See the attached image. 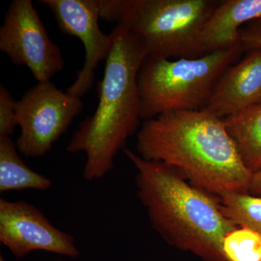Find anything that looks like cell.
Masks as SVG:
<instances>
[{"mask_svg":"<svg viewBox=\"0 0 261 261\" xmlns=\"http://www.w3.org/2000/svg\"><path fill=\"white\" fill-rule=\"evenodd\" d=\"M260 103L261 49H258L224 72L202 110L224 119Z\"/></svg>","mask_w":261,"mask_h":261,"instance_id":"30bf717a","label":"cell"},{"mask_svg":"<svg viewBox=\"0 0 261 261\" xmlns=\"http://www.w3.org/2000/svg\"><path fill=\"white\" fill-rule=\"evenodd\" d=\"M137 169V197L152 228L168 243L204 261H226L223 243L238 226L228 219L217 196L195 186L176 168L123 150Z\"/></svg>","mask_w":261,"mask_h":261,"instance_id":"7a4b0ae2","label":"cell"},{"mask_svg":"<svg viewBox=\"0 0 261 261\" xmlns=\"http://www.w3.org/2000/svg\"><path fill=\"white\" fill-rule=\"evenodd\" d=\"M249 194L261 197V170L252 173L250 188H249Z\"/></svg>","mask_w":261,"mask_h":261,"instance_id":"ac0fdd59","label":"cell"},{"mask_svg":"<svg viewBox=\"0 0 261 261\" xmlns=\"http://www.w3.org/2000/svg\"><path fill=\"white\" fill-rule=\"evenodd\" d=\"M137 149L142 159L176 168L213 195L249 193L252 173L224 120L204 110L171 111L144 121L137 132Z\"/></svg>","mask_w":261,"mask_h":261,"instance_id":"6da1fadb","label":"cell"},{"mask_svg":"<svg viewBox=\"0 0 261 261\" xmlns=\"http://www.w3.org/2000/svg\"><path fill=\"white\" fill-rule=\"evenodd\" d=\"M226 261H261V236L247 227H237L223 243Z\"/></svg>","mask_w":261,"mask_h":261,"instance_id":"9a60e30c","label":"cell"},{"mask_svg":"<svg viewBox=\"0 0 261 261\" xmlns=\"http://www.w3.org/2000/svg\"><path fill=\"white\" fill-rule=\"evenodd\" d=\"M217 197L225 216L233 224L261 236V197L238 192H223Z\"/></svg>","mask_w":261,"mask_h":261,"instance_id":"5bb4252c","label":"cell"},{"mask_svg":"<svg viewBox=\"0 0 261 261\" xmlns=\"http://www.w3.org/2000/svg\"><path fill=\"white\" fill-rule=\"evenodd\" d=\"M223 120L247 169L260 171L261 103Z\"/></svg>","mask_w":261,"mask_h":261,"instance_id":"7c38bea8","label":"cell"},{"mask_svg":"<svg viewBox=\"0 0 261 261\" xmlns=\"http://www.w3.org/2000/svg\"><path fill=\"white\" fill-rule=\"evenodd\" d=\"M243 51L238 44L195 58L146 57L137 78L142 119L171 111L203 109L218 81Z\"/></svg>","mask_w":261,"mask_h":261,"instance_id":"5b68a950","label":"cell"},{"mask_svg":"<svg viewBox=\"0 0 261 261\" xmlns=\"http://www.w3.org/2000/svg\"><path fill=\"white\" fill-rule=\"evenodd\" d=\"M0 261H5L4 259L3 258V257H0ZM56 261H61V260H56Z\"/></svg>","mask_w":261,"mask_h":261,"instance_id":"d6986e66","label":"cell"},{"mask_svg":"<svg viewBox=\"0 0 261 261\" xmlns=\"http://www.w3.org/2000/svg\"><path fill=\"white\" fill-rule=\"evenodd\" d=\"M0 49L15 65H25L38 82L50 81L64 67L31 0H13L0 28Z\"/></svg>","mask_w":261,"mask_h":261,"instance_id":"52a82bcc","label":"cell"},{"mask_svg":"<svg viewBox=\"0 0 261 261\" xmlns=\"http://www.w3.org/2000/svg\"><path fill=\"white\" fill-rule=\"evenodd\" d=\"M16 102L8 89L0 86V137H10L18 126Z\"/></svg>","mask_w":261,"mask_h":261,"instance_id":"2e32d148","label":"cell"},{"mask_svg":"<svg viewBox=\"0 0 261 261\" xmlns=\"http://www.w3.org/2000/svg\"><path fill=\"white\" fill-rule=\"evenodd\" d=\"M240 43L243 50L261 49V18L242 27L240 30Z\"/></svg>","mask_w":261,"mask_h":261,"instance_id":"e0dca14e","label":"cell"},{"mask_svg":"<svg viewBox=\"0 0 261 261\" xmlns=\"http://www.w3.org/2000/svg\"><path fill=\"white\" fill-rule=\"evenodd\" d=\"M0 242L17 258L34 250L78 256L75 239L53 226L44 214L23 200L0 199Z\"/></svg>","mask_w":261,"mask_h":261,"instance_id":"ba28073f","label":"cell"},{"mask_svg":"<svg viewBox=\"0 0 261 261\" xmlns=\"http://www.w3.org/2000/svg\"><path fill=\"white\" fill-rule=\"evenodd\" d=\"M111 45L104 75L99 84L95 112L81 122L66 147L69 153L87 154L83 176L100 179L114 168L115 158L126 149L142 119L138 73L147 49L125 27L116 25L110 34Z\"/></svg>","mask_w":261,"mask_h":261,"instance_id":"3957f363","label":"cell"},{"mask_svg":"<svg viewBox=\"0 0 261 261\" xmlns=\"http://www.w3.org/2000/svg\"><path fill=\"white\" fill-rule=\"evenodd\" d=\"M220 2L214 0H100V18L128 29L147 56L166 59L204 56L201 30Z\"/></svg>","mask_w":261,"mask_h":261,"instance_id":"277c9868","label":"cell"},{"mask_svg":"<svg viewBox=\"0 0 261 261\" xmlns=\"http://www.w3.org/2000/svg\"><path fill=\"white\" fill-rule=\"evenodd\" d=\"M82 108L81 98L62 92L50 81L38 82L16 102L18 152L29 158L47 154Z\"/></svg>","mask_w":261,"mask_h":261,"instance_id":"8992f818","label":"cell"},{"mask_svg":"<svg viewBox=\"0 0 261 261\" xmlns=\"http://www.w3.org/2000/svg\"><path fill=\"white\" fill-rule=\"evenodd\" d=\"M51 185L49 178L33 171L23 162L10 137H0V192L45 191Z\"/></svg>","mask_w":261,"mask_h":261,"instance_id":"4fadbf2b","label":"cell"},{"mask_svg":"<svg viewBox=\"0 0 261 261\" xmlns=\"http://www.w3.org/2000/svg\"><path fill=\"white\" fill-rule=\"evenodd\" d=\"M50 9L62 32L74 36L83 43L85 58L83 68L66 92L82 97L92 89L95 69L106 60L111 45L109 34L99 29L100 0H42Z\"/></svg>","mask_w":261,"mask_h":261,"instance_id":"9c48e42d","label":"cell"},{"mask_svg":"<svg viewBox=\"0 0 261 261\" xmlns=\"http://www.w3.org/2000/svg\"><path fill=\"white\" fill-rule=\"evenodd\" d=\"M260 18L261 0L220 2L201 30L202 51L205 55L240 44L242 27Z\"/></svg>","mask_w":261,"mask_h":261,"instance_id":"8fae6325","label":"cell"}]
</instances>
